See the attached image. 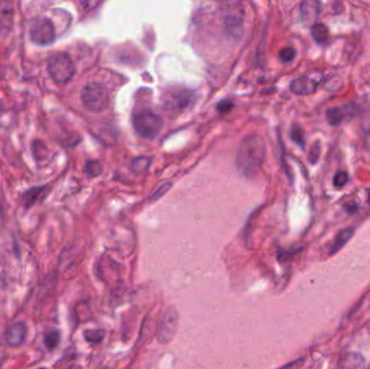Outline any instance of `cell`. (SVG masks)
<instances>
[{
	"label": "cell",
	"instance_id": "ffe728a7",
	"mask_svg": "<svg viewBox=\"0 0 370 369\" xmlns=\"http://www.w3.org/2000/svg\"><path fill=\"white\" fill-rule=\"evenodd\" d=\"M171 186H172L171 182L163 184V186H160L158 189H157V190L152 194L151 200H152V201H155V200H158L159 198H161V197L165 195V194L170 190Z\"/></svg>",
	"mask_w": 370,
	"mask_h": 369
},
{
	"label": "cell",
	"instance_id": "ba28073f",
	"mask_svg": "<svg viewBox=\"0 0 370 369\" xmlns=\"http://www.w3.org/2000/svg\"><path fill=\"white\" fill-rule=\"evenodd\" d=\"M192 99L191 92L185 89H173L164 96L165 107L170 110H179L187 107Z\"/></svg>",
	"mask_w": 370,
	"mask_h": 369
},
{
	"label": "cell",
	"instance_id": "4316f807",
	"mask_svg": "<svg viewBox=\"0 0 370 369\" xmlns=\"http://www.w3.org/2000/svg\"><path fill=\"white\" fill-rule=\"evenodd\" d=\"M369 199H370V193H369Z\"/></svg>",
	"mask_w": 370,
	"mask_h": 369
},
{
	"label": "cell",
	"instance_id": "cb8c5ba5",
	"mask_svg": "<svg viewBox=\"0 0 370 369\" xmlns=\"http://www.w3.org/2000/svg\"><path fill=\"white\" fill-rule=\"evenodd\" d=\"M320 155V145L318 142H315L313 144L312 149L310 151V156H309V160L311 164H316Z\"/></svg>",
	"mask_w": 370,
	"mask_h": 369
},
{
	"label": "cell",
	"instance_id": "277c9868",
	"mask_svg": "<svg viewBox=\"0 0 370 369\" xmlns=\"http://www.w3.org/2000/svg\"><path fill=\"white\" fill-rule=\"evenodd\" d=\"M133 127L136 133L144 139H154L161 130L163 121L154 113L142 112L133 117Z\"/></svg>",
	"mask_w": 370,
	"mask_h": 369
},
{
	"label": "cell",
	"instance_id": "9c48e42d",
	"mask_svg": "<svg viewBox=\"0 0 370 369\" xmlns=\"http://www.w3.org/2000/svg\"><path fill=\"white\" fill-rule=\"evenodd\" d=\"M358 106L354 103L343 104L340 107H334L327 110V119L331 126H338L346 119L357 115Z\"/></svg>",
	"mask_w": 370,
	"mask_h": 369
},
{
	"label": "cell",
	"instance_id": "30bf717a",
	"mask_svg": "<svg viewBox=\"0 0 370 369\" xmlns=\"http://www.w3.org/2000/svg\"><path fill=\"white\" fill-rule=\"evenodd\" d=\"M25 337H26V325L23 321H18L15 322V324H13L7 330L5 339L6 342L9 345L16 347L24 342Z\"/></svg>",
	"mask_w": 370,
	"mask_h": 369
},
{
	"label": "cell",
	"instance_id": "44dd1931",
	"mask_svg": "<svg viewBox=\"0 0 370 369\" xmlns=\"http://www.w3.org/2000/svg\"><path fill=\"white\" fill-rule=\"evenodd\" d=\"M349 181V174L345 171H339L334 179V186L338 189L343 188Z\"/></svg>",
	"mask_w": 370,
	"mask_h": 369
},
{
	"label": "cell",
	"instance_id": "5b68a950",
	"mask_svg": "<svg viewBox=\"0 0 370 369\" xmlns=\"http://www.w3.org/2000/svg\"><path fill=\"white\" fill-rule=\"evenodd\" d=\"M30 36L34 43L48 45L55 40V29L51 20L47 17L37 18L30 29Z\"/></svg>",
	"mask_w": 370,
	"mask_h": 369
},
{
	"label": "cell",
	"instance_id": "8992f818",
	"mask_svg": "<svg viewBox=\"0 0 370 369\" xmlns=\"http://www.w3.org/2000/svg\"><path fill=\"white\" fill-rule=\"evenodd\" d=\"M179 326V313L173 307L167 309L163 316L159 331H158V341L161 344L169 343L177 334Z\"/></svg>",
	"mask_w": 370,
	"mask_h": 369
},
{
	"label": "cell",
	"instance_id": "9a60e30c",
	"mask_svg": "<svg viewBox=\"0 0 370 369\" xmlns=\"http://www.w3.org/2000/svg\"><path fill=\"white\" fill-rule=\"evenodd\" d=\"M364 363V358L359 354L356 353H351L348 354L343 361V367H360Z\"/></svg>",
	"mask_w": 370,
	"mask_h": 369
},
{
	"label": "cell",
	"instance_id": "3957f363",
	"mask_svg": "<svg viewBox=\"0 0 370 369\" xmlns=\"http://www.w3.org/2000/svg\"><path fill=\"white\" fill-rule=\"evenodd\" d=\"M48 72L53 81L59 85H64L75 75V65L66 53L58 52L51 55L49 59Z\"/></svg>",
	"mask_w": 370,
	"mask_h": 369
},
{
	"label": "cell",
	"instance_id": "4fadbf2b",
	"mask_svg": "<svg viewBox=\"0 0 370 369\" xmlns=\"http://www.w3.org/2000/svg\"><path fill=\"white\" fill-rule=\"evenodd\" d=\"M311 33H312L314 40L318 43L325 42L328 39L329 32L325 24H321V23L314 24L311 29Z\"/></svg>",
	"mask_w": 370,
	"mask_h": 369
},
{
	"label": "cell",
	"instance_id": "8fae6325",
	"mask_svg": "<svg viewBox=\"0 0 370 369\" xmlns=\"http://www.w3.org/2000/svg\"><path fill=\"white\" fill-rule=\"evenodd\" d=\"M320 12V4L318 0H302L301 17L304 22H313Z\"/></svg>",
	"mask_w": 370,
	"mask_h": 369
},
{
	"label": "cell",
	"instance_id": "603a6c76",
	"mask_svg": "<svg viewBox=\"0 0 370 369\" xmlns=\"http://www.w3.org/2000/svg\"><path fill=\"white\" fill-rule=\"evenodd\" d=\"M295 57V50L291 47H287V48H284L281 53H280V58L283 62H291Z\"/></svg>",
	"mask_w": 370,
	"mask_h": 369
},
{
	"label": "cell",
	"instance_id": "484cf974",
	"mask_svg": "<svg viewBox=\"0 0 370 369\" xmlns=\"http://www.w3.org/2000/svg\"><path fill=\"white\" fill-rule=\"evenodd\" d=\"M232 105H233L232 103L227 102V101H225V102L220 103L219 106H218V108L221 110V112H227V110H228L230 107H232Z\"/></svg>",
	"mask_w": 370,
	"mask_h": 369
},
{
	"label": "cell",
	"instance_id": "ac0fdd59",
	"mask_svg": "<svg viewBox=\"0 0 370 369\" xmlns=\"http://www.w3.org/2000/svg\"><path fill=\"white\" fill-rule=\"evenodd\" d=\"M85 337L89 342L99 343L100 341H102V339L104 338V330H101V329L87 330L85 333Z\"/></svg>",
	"mask_w": 370,
	"mask_h": 369
},
{
	"label": "cell",
	"instance_id": "52a82bcc",
	"mask_svg": "<svg viewBox=\"0 0 370 369\" xmlns=\"http://www.w3.org/2000/svg\"><path fill=\"white\" fill-rule=\"evenodd\" d=\"M322 79L321 73L319 72H312L307 74L300 78L294 79L291 85L290 90L295 95L299 96H308L315 92L319 82Z\"/></svg>",
	"mask_w": 370,
	"mask_h": 369
},
{
	"label": "cell",
	"instance_id": "2e32d148",
	"mask_svg": "<svg viewBox=\"0 0 370 369\" xmlns=\"http://www.w3.org/2000/svg\"><path fill=\"white\" fill-rule=\"evenodd\" d=\"M291 139L293 142L297 143L298 145H300L301 147L304 146L305 144V139H304V133H303V130L302 128L298 125H293L292 128H291Z\"/></svg>",
	"mask_w": 370,
	"mask_h": 369
},
{
	"label": "cell",
	"instance_id": "6da1fadb",
	"mask_svg": "<svg viewBox=\"0 0 370 369\" xmlns=\"http://www.w3.org/2000/svg\"><path fill=\"white\" fill-rule=\"evenodd\" d=\"M265 143L260 135H249L240 143L236 166L239 172L246 178H255L261 170L265 158Z\"/></svg>",
	"mask_w": 370,
	"mask_h": 369
},
{
	"label": "cell",
	"instance_id": "d6986e66",
	"mask_svg": "<svg viewBox=\"0 0 370 369\" xmlns=\"http://www.w3.org/2000/svg\"><path fill=\"white\" fill-rule=\"evenodd\" d=\"M85 169L90 177H97L101 173L102 166L98 160H90L86 164Z\"/></svg>",
	"mask_w": 370,
	"mask_h": 369
},
{
	"label": "cell",
	"instance_id": "7a4b0ae2",
	"mask_svg": "<svg viewBox=\"0 0 370 369\" xmlns=\"http://www.w3.org/2000/svg\"><path fill=\"white\" fill-rule=\"evenodd\" d=\"M81 101L90 112L100 113L108 105V91L100 82H90L81 90Z\"/></svg>",
	"mask_w": 370,
	"mask_h": 369
},
{
	"label": "cell",
	"instance_id": "e0dca14e",
	"mask_svg": "<svg viewBox=\"0 0 370 369\" xmlns=\"http://www.w3.org/2000/svg\"><path fill=\"white\" fill-rule=\"evenodd\" d=\"M60 341V333L58 330H52L44 337V343L49 349H53L58 345Z\"/></svg>",
	"mask_w": 370,
	"mask_h": 369
},
{
	"label": "cell",
	"instance_id": "5bb4252c",
	"mask_svg": "<svg viewBox=\"0 0 370 369\" xmlns=\"http://www.w3.org/2000/svg\"><path fill=\"white\" fill-rule=\"evenodd\" d=\"M151 163L152 159L150 157H145V156L137 157L133 159V162L131 163V170L136 174H143L149 170Z\"/></svg>",
	"mask_w": 370,
	"mask_h": 369
},
{
	"label": "cell",
	"instance_id": "7402d4cb",
	"mask_svg": "<svg viewBox=\"0 0 370 369\" xmlns=\"http://www.w3.org/2000/svg\"><path fill=\"white\" fill-rule=\"evenodd\" d=\"M43 190H44L43 188L42 189H33V190H31L29 193L26 194V196H25V204L27 206H31L33 202H35L36 199L38 198V196L40 195V194L43 193Z\"/></svg>",
	"mask_w": 370,
	"mask_h": 369
},
{
	"label": "cell",
	"instance_id": "d4e9b609",
	"mask_svg": "<svg viewBox=\"0 0 370 369\" xmlns=\"http://www.w3.org/2000/svg\"><path fill=\"white\" fill-rule=\"evenodd\" d=\"M82 8L85 9V10L89 11V10H94V9H96L100 4L102 0H79Z\"/></svg>",
	"mask_w": 370,
	"mask_h": 369
},
{
	"label": "cell",
	"instance_id": "7c38bea8",
	"mask_svg": "<svg viewBox=\"0 0 370 369\" xmlns=\"http://www.w3.org/2000/svg\"><path fill=\"white\" fill-rule=\"evenodd\" d=\"M354 233H355V230L352 227L344 228V229L340 230V232L338 233V235L336 236L334 245L331 246L330 255H334V253L338 252L342 247H343L345 244H348L350 242V239L352 238Z\"/></svg>",
	"mask_w": 370,
	"mask_h": 369
}]
</instances>
